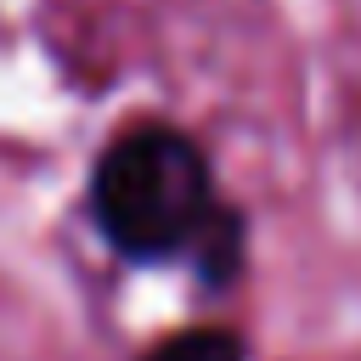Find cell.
Returning a JSON list of instances; mask_svg holds the SVG:
<instances>
[{"label": "cell", "mask_w": 361, "mask_h": 361, "mask_svg": "<svg viewBox=\"0 0 361 361\" xmlns=\"http://www.w3.org/2000/svg\"><path fill=\"white\" fill-rule=\"evenodd\" d=\"M141 361H248V355L231 327H180L164 344H152Z\"/></svg>", "instance_id": "cell-2"}, {"label": "cell", "mask_w": 361, "mask_h": 361, "mask_svg": "<svg viewBox=\"0 0 361 361\" xmlns=\"http://www.w3.org/2000/svg\"><path fill=\"white\" fill-rule=\"evenodd\" d=\"M90 214H96L102 237L130 259L192 254L197 237L209 231V220L220 214L203 147L169 124L124 130L96 164Z\"/></svg>", "instance_id": "cell-1"}]
</instances>
